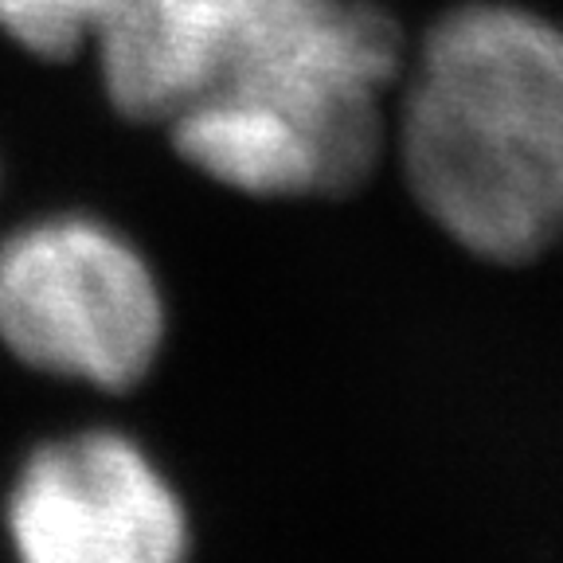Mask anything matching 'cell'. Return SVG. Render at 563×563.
<instances>
[{"label":"cell","mask_w":563,"mask_h":563,"mask_svg":"<svg viewBox=\"0 0 563 563\" xmlns=\"http://www.w3.org/2000/svg\"><path fill=\"white\" fill-rule=\"evenodd\" d=\"M387 145L450 243L497 266L540 258L563 235V24L505 0L442 12Z\"/></svg>","instance_id":"6da1fadb"},{"label":"cell","mask_w":563,"mask_h":563,"mask_svg":"<svg viewBox=\"0 0 563 563\" xmlns=\"http://www.w3.org/2000/svg\"><path fill=\"white\" fill-rule=\"evenodd\" d=\"M399 70L404 40L376 0H282L243 32L208 95L168 122V137L231 192L349 196L387 153Z\"/></svg>","instance_id":"7a4b0ae2"},{"label":"cell","mask_w":563,"mask_h":563,"mask_svg":"<svg viewBox=\"0 0 563 563\" xmlns=\"http://www.w3.org/2000/svg\"><path fill=\"white\" fill-rule=\"evenodd\" d=\"M165 294L98 216H44L0 239V344L55 379L125 391L165 344Z\"/></svg>","instance_id":"3957f363"},{"label":"cell","mask_w":563,"mask_h":563,"mask_svg":"<svg viewBox=\"0 0 563 563\" xmlns=\"http://www.w3.org/2000/svg\"><path fill=\"white\" fill-rule=\"evenodd\" d=\"M16 563H188L180 493L130 434L79 431L35 446L4 505Z\"/></svg>","instance_id":"277c9868"},{"label":"cell","mask_w":563,"mask_h":563,"mask_svg":"<svg viewBox=\"0 0 563 563\" xmlns=\"http://www.w3.org/2000/svg\"><path fill=\"white\" fill-rule=\"evenodd\" d=\"M271 4L278 0H118L90 40L106 98L133 122L168 125L208 95Z\"/></svg>","instance_id":"5b68a950"},{"label":"cell","mask_w":563,"mask_h":563,"mask_svg":"<svg viewBox=\"0 0 563 563\" xmlns=\"http://www.w3.org/2000/svg\"><path fill=\"white\" fill-rule=\"evenodd\" d=\"M118 0H0V32L40 59H70L90 40Z\"/></svg>","instance_id":"8992f818"}]
</instances>
